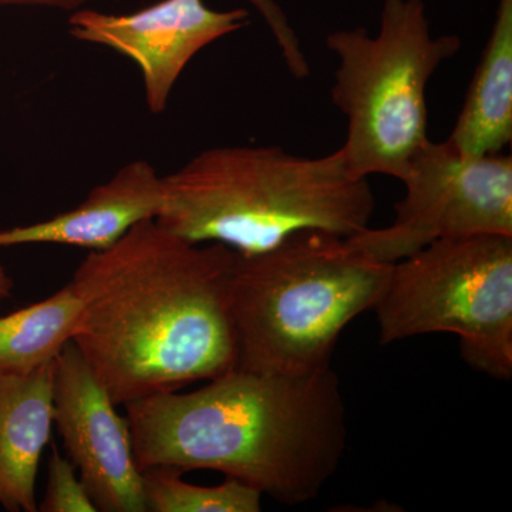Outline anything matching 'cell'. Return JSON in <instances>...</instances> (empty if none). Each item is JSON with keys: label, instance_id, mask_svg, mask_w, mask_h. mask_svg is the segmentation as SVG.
I'll use <instances>...</instances> for the list:
<instances>
[{"label": "cell", "instance_id": "6da1fadb", "mask_svg": "<svg viewBox=\"0 0 512 512\" xmlns=\"http://www.w3.org/2000/svg\"><path fill=\"white\" fill-rule=\"evenodd\" d=\"M234 249L192 244L156 220L134 225L74 271L72 342L117 406L234 369L228 286Z\"/></svg>", "mask_w": 512, "mask_h": 512}, {"label": "cell", "instance_id": "7a4b0ae2", "mask_svg": "<svg viewBox=\"0 0 512 512\" xmlns=\"http://www.w3.org/2000/svg\"><path fill=\"white\" fill-rule=\"evenodd\" d=\"M208 382L124 404L138 470L218 471L286 505L318 497L348 444L338 375L235 366Z\"/></svg>", "mask_w": 512, "mask_h": 512}, {"label": "cell", "instance_id": "3957f363", "mask_svg": "<svg viewBox=\"0 0 512 512\" xmlns=\"http://www.w3.org/2000/svg\"><path fill=\"white\" fill-rule=\"evenodd\" d=\"M163 180L161 227L244 255L302 231L353 237L369 228L376 205L369 181L348 173L340 148L318 158L276 146L210 148Z\"/></svg>", "mask_w": 512, "mask_h": 512}, {"label": "cell", "instance_id": "277c9868", "mask_svg": "<svg viewBox=\"0 0 512 512\" xmlns=\"http://www.w3.org/2000/svg\"><path fill=\"white\" fill-rule=\"evenodd\" d=\"M392 265L323 231L298 232L256 254L235 252L228 299L237 367L279 375L328 369L340 333L375 308Z\"/></svg>", "mask_w": 512, "mask_h": 512}, {"label": "cell", "instance_id": "5b68a950", "mask_svg": "<svg viewBox=\"0 0 512 512\" xmlns=\"http://www.w3.org/2000/svg\"><path fill=\"white\" fill-rule=\"evenodd\" d=\"M326 46L339 57L332 100L348 120L340 147L353 178L402 180L430 140L427 86L456 56L461 39L433 36L423 0H384L380 29L338 30Z\"/></svg>", "mask_w": 512, "mask_h": 512}, {"label": "cell", "instance_id": "8992f818", "mask_svg": "<svg viewBox=\"0 0 512 512\" xmlns=\"http://www.w3.org/2000/svg\"><path fill=\"white\" fill-rule=\"evenodd\" d=\"M382 345L453 333L468 365L512 375V237L441 239L392 265L375 308Z\"/></svg>", "mask_w": 512, "mask_h": 512}, {"label": "cell", "instance_id": "52a82bcc", "mask_svg": "<svg viewBox=\"0 0 512 512\" xmlns=\"http://www.w3.org/2000/svg\"><path fill=\"white\" fill-rule=\"evenodd\" d=\"M389 227L348 238L377 261L396 264L441 239L512 237V158L464 156L450 141H427L412 158Z\"/></svg>", "mask_w": 512, "mask_h": 512}, {"label": "cell", "instance_id": "ba28073f", "mask_svg": "<svg viewBox=\"0 0 512 512\" xmlns=\"http://www.w3.org/2000/svg\"><path fill=\"white\" fill-rule=\"evenodd\" d=\"M73 342L56 357L53 420L97 511L146 512L126 417Z\"/></svg>", "mask_w": 512, "mask_h": 512}, {"label": "cell", "instance_id": "9c48e42d", "mask_svg": "<svg viewBox=\"0 0 512 512\" xmlns=\"http://www.w3.org/2000/svg\"><path fill=\"white\" fill-rule=\"evenodd\" d=\"M248 23L247 9L214 10L204 0H160L127 15L77 10L69 18V33L136 63L148 110L161 114L192 57Z\"/></svg>", "mask_w": 512, "mask_h": 512}, {"label": "cell", "instance_id": "30bf717a", "mask_svg": "<svg viewBox=\"0 0 512 512\" xmlns=\"http://www.w3.org/2000/svg\"><path fill=\"white\" fill-rule=\"evenodd\" d=\"M163 198V175L148 161H131L107 183L93 188L76 208L50 220L0 231V247L55 244L100 251L138 222L156 220Z\"/></svg>", "mask_w": 512, "mask_h": 512}, {"label": "cell", "instance_id": "8fae6325", "mask_svg": "<svg viewBox=\"0 0 512 512\" xmlns=\"http://www.w3.org/2000/svg\"><path fill=\"white\" fill-rule=\"evenodd\" d=\"M56 359L32 372H0V507L37 512L40 458L55 426Z\"/></svg>", "mask_w": 512, "mask_h": 512}, {"label": "cell", "instance_id": "7c38bea8", "mask_svg": "<svg viewBox=\"0 0 512 512\" xmlns=\"http://www.w3.org/2000/svg\"><path fill=\"white\" fill-rule=\"evenodd\" d=\"M464 156L503 153L512 141V0H498L487 45L450 137Z\"/></svg>", "mask_w": 512, "mask_h": 512}, {"label": "cell", "instance_id": "4fadbf2b", "mask_svg": "<svg viewBox=\"0 0 512 512\" xmlns=\"http://www.w3.org/2000/svg\"><path fill=\"white\" fill-rule=\"evenodd\" d=\"M82 309L69 282L45 301L0 316V372H32L55 360L72 342Z\"/></svg>", "mask_w": 512, "mask_h": 512}, {"label": "cell", "instance_id": "5bb4252c", "mask_svg": "<svg viewBox=\"0 0 512 512\" xmlns=\"http://www.w3.org/2000/svg\"><path fill=\"white\" fill-rule=\"evenodd\" d=\"M183 471L171 467L141 470L144 503L151 512H259L262 493L227 478L217 487H201L183 480Z\"/></svg>", "mask_w": 512, "mask_h": 512}, {"label": "cell", "instance_id": "9a60e30c", "mask_svg": "<svg viewBox=\"0 0 512 512\" xmlns=\"http://www.w3.org/2000/svg\"><path fill=\"white\" fill-rule=\"evenodd\" d=\"M40 512H96L92 498L87 493L77 468L69 458L60 456L56 447L52 448V456L47 468L45 495L40 504Z\"/></svg>", "mask_w": 512, "mask_h": 512}, {"label": "cell", "instance_id": "2e32d148", "mask_svg": "<svg viewBox=\"0 0 512 512\" xmlns=\"http://www.w3.org/2000/svg\"><path fill=\"white\" fill-rule=\"evenodd\" d=\"M248 2L258 10L259 15L265 20L266 26L271 30L289 73L296 79L308 77L311 67L303 53L301 40L293 30L281 6L275 0H248Z\"/></svg>", "mask_w": 512, "mask_h": 512}, {"label": "cell", "instance_id": "e0dca14e", "mask_svg": "<svg viewBox=\"0 0 512 512\" xmlns=\"http://www.w3.org/2000/svg\"><path fill=\"white\" fill-rule=\"evenodd\" d=\"M87 2L92 0H0V5H39L73 10L86 5Z\"/></svg>", "mask_w": 512, "mask_h": 512}, {"label": "cell", "instance_id": "ac0fdd59", "mask_svg": "<svg viewBox=\"0 0 512 512\" xmlns=\"http://www.w3.org/2000/svg\"><path fill=\"white\" fill-rule=\"evenodd\" d=\"M13 286L15 284H13L12 276L8 274L5 266L0 264V306L12 296Z\"/></svg>", "mask_w": 512, "mask_h": 512}]
</instances>
